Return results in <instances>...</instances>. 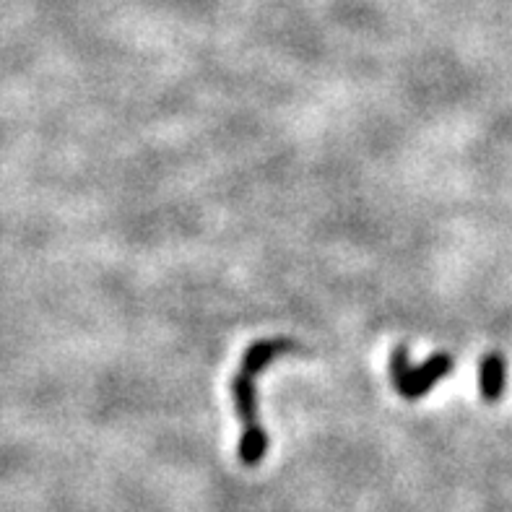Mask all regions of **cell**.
Instances as JSON below:
<instances>
[{
  "label": "cell",
  "instance_id": "7a4b0ae2",
  "mask_svg": "<svg viewBox=\"0 0 512 512\" xmlns=\"http://www.w3.org/2000/svg\"><path fill=\"white\" fill-rule=\"evenodd\" d=\"M453 367L455 359L448 351H440L424 364H411L409 349L401 344L390 354V383L396 385L398 396L406 398V401H416V398L427 396L440 380H445L453 372Z\"/></svg>",
  "mask_w": 512,
  "mask_h": 512
},
{
  "label": "cell",
  "instance_id": "6da1fadb",
  "mask_svg": "<svg viewBox=\"0 0 512 512\" xmlns=\"http://www.w3.org/2000/svg\"><path fill=\"white\" fill-rule=\"evenodd\" d=\"M302 351V346L297 341H289V338H266V341H258L250 349L245 351L242 357L240 370L232 377L229 390H232V401L237 416L242 422V435H240V455L242 466H258L268 453V435L266 429L260 427L258 419V393H255V380L273 359L286 357V354H297Z\"/></svg>",
  "mask_w": 512,
  "mask_h": 512
},
{
  "label": "cell",
  "instance_id": "3957f363",
  "mask_svg": "<svg viewBox=\"0 0 512 512\" xmlns=\"http://www.w3.org/2000/svg\"><path fill=\"white\" fill-rule=\"evenodd\" d=\"M507 383V362L502 354L492 351L479 364V390L487 403H497L505 393Z\"/></svg>",
  "mask_w": 512,
  "mask_h": 512
}]
</instances>
